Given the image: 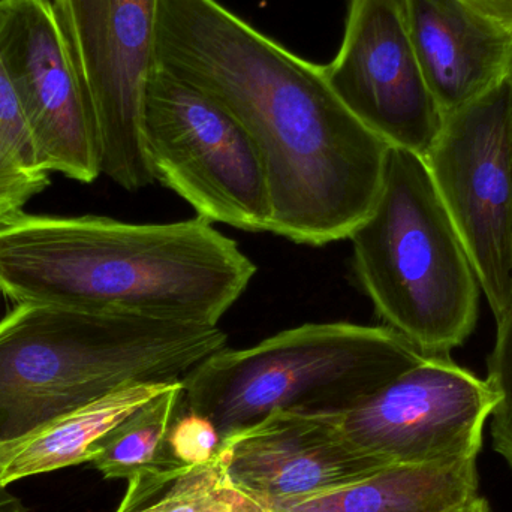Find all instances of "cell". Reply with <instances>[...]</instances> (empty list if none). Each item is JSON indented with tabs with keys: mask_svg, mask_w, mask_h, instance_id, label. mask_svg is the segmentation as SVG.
<instances>
[{
	"mask_svg": "<svg viewBox=\"0 0 512 512\" xmlns=\"http://www.w3.org/2000/svg\"><path fill=\"white\" fill-rule=\"evenodd\" d=\"M348 239L358 282L387 327L432 354L469 339L480 283L424 156L388 149L378 197Z\"/></svg>",
	"mask_w": 512,
	"mask_h": 512,
	"instance_id": "cell-4",
	"label": "cell"
},
{
	"mask_svg": "<svg viewBox=\"0 0 512 512\" xmlns=\"http://www.w3.org/2000/svg\"><path fill=\"white\" fill-rule=\"evenodd\" d=\"M227 346L218 325L15 304L0 319V444L105 394L182 381ZM0 512H27L0 486Z\"/></svg>",
	"mask_w": 512,
	"mask_h": 512,
	"instance_id": "cell-3",
	"label": "cell"
},
{
	"mask_svg": "<svg viewBox=\"0 0 512 512\" xmlns=\"http://www.w3.org/2000/svg\"><path fill=\"white\" fill-rule=\"evenodd\" d=\"M508 93H510V101H508V129H510V144L512 155V72L508 78Z\"/></svg>",
	"mask_w": 512,
	"mask_h": 512,
	"instance_id": "cell-23",
	"label": "cell"
},
{
	"mask_svg": "<svg viewBox=\"0 0 512 512\" xmlns=\"http://www.w3.org/2000/svg\"><path fill=\"white\" fill-rule=\"evenodd\" d=\"M156 65L209 96L254 141L271 234L300 245L348 239L372 209L388 146L342 104L324 66L295 56L218 0H161Z\"/></svg>",
	"mask_w": 512,
	"mask_h": 512,
	"instance_id": "cell-1",
	"label": "cell"
},
{
	"mask_svg": "<svg viewBox=\"0 0 512 512\" xmlns=\"http://www.w3.org/2000/svg\"><path fill=\"white\" fill-rule=\"evenodd\" d=\"M159 2L51 0L98 126L102 174L131 192L155 182L141 120L156 68Z\"/></svg>",
	"mask_w": 512,
	"mask_h": 512,
	"instance_id": "cell-7",
	"label": "cell"
},
{
	"mask_svg": "<svg viewBox=\"0 0 512 512\" xmlns=\"http://www.w3.org/2000/svg\"><path fill=\"white\" fill-rule=\"evenodd\" d=\"M472 11L512 32V0H459Z\"/></svg>",
	"mask_w": 512,
	"mask_h": 512,
	"instance_id": "cell-21",
	"label": "cell"
},
{
	"mask_svg": "<svg viewBox=\"0 0 512 512\" xmlns=\"http://www.w3.org/2000/svg\"><path fill=\"white\" fill-rule=\"evenodd\" d=\"M424 354L387 325L304 324L201 361L183 376V411L207 418L222 438L271 412L340 414Z\"/></svg>",
	"mask_w": 512,
	"mask_h": 512,
	"instance_id": "cell-5",
	"label": "cell"
},
{
	"mask_svg": "<svg viewBox=\"0 0 512 512\" xmlns=\"http://www.w3.org/2000/svg\"><path fill=\"white\" fill-rule=\"evenodd\" d=\"M231 477L265 508L360 483L390 465L349 441L337 414L276 411L224 436Z\"/></svg>",
	"mask_w": 512,
	"mask_h": 512,
	"instance_id": "cell-12",
	"label": "cell"
},
{
	"mask_svg": "<svg viewBox=\"0 0 512 512\" xmlns=\"http://www.w3.org/2000/svg\"><path fill=\"white\" fill-rule=\"evenodd\" d=\"M448 512H490V510L486 499L478 495L475 496L474 499H471V501L466 502V504L460 505V507L454 508V510Z\"/></svg>",
	"mask_w": 512,
	"mask_h": 512,
	"instance_id": "cell-22",
	"label": "cell"
},
{
	"mask_svg": "<svg viewBox=\"0 0 512 512\" xmlns=\"http://www.w3.org/2000/svg\"><path fill=\"white\" fill-rule=\"evenodd\" d=\"M508 81L444 117L424 155L496 321L512 303V155Z\"/></svg>",
	"mask_w": 512,
	"mask_h": 512,
	"instance_id": "cell-8",
	"label": "cell"
},
{
	"mask_svg": "<svg viewBox=\"0 0 512 512\" xmlns=\"http://www.w3.org/2000/svg\"><path fill=\"white\" fill-rule=\"evenodd\" d=\"M176 382V381H174ZM174 382H146L105 394L14 441L0 444V486L92 460V447Z\"/></svg>",
	"mask_w": 512,
	"mask_h": 512,
	"instance_id": "cell-14",
	"label": "cell"
},
{
	"mask_svg": "<svg viewBox=\"0 0 512 512\" xmlns=\"http://www.w3.org/2000/svg\"><path fill=\"white\" fill-rule=\"evenodd\" d=\"M496 324V342L486 378L499 399L490 417L493 447L512 469V303Z\"/></svg>",
	"mask_w": 512,
	"mask_h": 512,
	"instance_id": "cell-19",
	"label": "cell"
},
{
	"mask_svg": "<svg viewBox=\"0 0 512 512\" xmlns=\"http://www.w3.org/2000/svg\"><path fill=\"white\" fill-rule=\"evenodd\" d=\"M50 176L0 62V225L23 215Z\"/></svg>",
	"mask_w": 512,
	"mask_h": 512,
	"instance_id": "cell-18",
	"label": "cell"
},
{
	"mask_svg": "<svg viewBox=\"0 0 512 512\" xmlns=\"http://www.w3.org/2000/svg\"><path fill=\"white\" fill-rule=\"evenodd\" d=\"M222 436L207 418L182 411L168 436L171 453L185 465L209 462L219 448Z\"/></svg>",
	"mask_w": 512,
	"mask_h": 512,
	"instance_id": "cell-20",
	"label": "cell"
},
{
	"mask_svg": "<svg viewBox=\"0 0 512 512\" xmlns=\"http://www.w3.org/2000/svg\"><path fill=\"white\" fill-rule=\"evenodd\" d=\"M498 400L487 379L426 352L337 418L349 441L387 465H430L477 459Z\"/></svg>",
	"mask_w": 512,
	"mask_h": 512,
	"instance_id": "cell-9",
	"label": "cell"
},
{
	"mask_svg": "<svg viewBox=\"0 0 512 512\" xmlns=\"http://www.w3.org/2000/svg\"><path fill=\"white\" fill-rule=\"evenodd\" d=\"M421 71L442 114L483 99L512 72V32L459 0H406Z\"/></svg>",
	"mask_w": 512,
	"mask_h": 512,
	"instance_id": "cell-13",
	"label": "cell"
},
{
	"mask_svg": "<svg viewBox=\"0 0 512 512\" xmlns=\"http://www.w3.org/2000/svg\"><path fill=\"white\" fill-rule=\"evenodd\" d=\"M182 411V381H176L93 445V468L105 480L128 481L147 469L179 462L168 436Z\"/></svg>",
	"mask_w": 512,
	"mask_h": 512,
	"instance_id": "cell-17",
	"label": "cell"
},
{
	"mask_svg": "<svg viewBox=\"0 0 512 512\" xmlns=\"http://www.w3.org/2000/svg\"><path fill=\"white\" fill-rule=\"evenodd\" d=\"M204 218L129 224L23 215L0 225V292L14 304L218 325L255 276Z\"/></svg>",
	"mask_w": 512,
	"mask_h": 512,
	"instance_id": "cell-2",
	"label": "cell"
},
{
	"mask_svg": "<svg viewBox=\"0 0 512 512\" xmlns=\"http://www.w3.org/2000/svg\"><path fill=\"white\" fill-rule=\"evenodd\" d=\"M116 512H270L231 477L225 448L206 463H171L128 480Z\"/></svg>",
	"mask_w": 512,
	"mask_h": 512,
	"instance_id": "cell-16",
	"label": "cell"
},
{
	"mask_svg": "<svg viewBox=\"0 0 512 512\" xmlns=\"http://www.w3.org/2000/svg\"><path fill=\"white\" fill-rule=\"evenodd\" d=\"M141 132L155 180L188 201L200 218L271 233L273 207L261 155L221 105L156 65L144 95Z\"/></svg>",
	"mask_w": 512,
	"mask_h": 512,
	"instance_id": "cell-6",
	"label": "cell"
},
{
	"mask_svg": "<svg viewBox=\"0 0 512 512\" xmlns=\"http://www.w3.org/2000/svg\"><path fill=\"white\" fill-rule=\"evenodd\" d=\"M339 53L324 66L337 98L390 147L424 156L444 114L421 71L406 0H348Z\"/></svg>",
	"mask_w": 512,
	"mask_h": 512,
	"instance_id": "cell-11",
	"label": "cell"
},
{
	"mask_svg": "<svg viewBox=\"0 0 512 512\" xmlns=\"http://www.w3.org/2000/svg\"><path fill=\"white\" fill-rule=\"evenodd\" d=\"M478 496L477 459L390 466L372 477L270 512H448Z\"/></svg>",
	"mask_w": 512,
	"mask_h": 512,
	"instance_id": "cell-15",
	"label": "cell"
},
{
	"mask_svg": "<svg viewBox=\"0 0 512 512\" xmlns=\"http://www.w3.org/2000/svg\"><path fill=\"white\" fill-rule=\"evenodd\" d=\"M0 62L44 167L95 182L98 126L51 0H0Z\"/></svg>",
	"mask_w": 512,
	"mask_h": 512,
	"instance_id": "cell-10",
	"label": "cell"
}]
</instances>
